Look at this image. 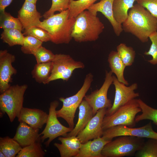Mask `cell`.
Here are the masks:
<instances>
[{
	"instance_id": "33",
	"label": "cell",
	"mask_w": 157,
	"mask_h": 157,
	"mask_svg": "<svg viewBox=\"0 0 157 157\" xmlns=\"http://www.w3.org/2000/svg\"><path fill=\"white\" fill-rule=\"evenodd\" d=\"M43 42L36 38L30 35L24 37L21 50L25 54H33L41 46Z\"/></svg>"
},
{
	"instance_id": "32",
	"label": "cell",
	"mask_w": 157,
	"mask_h": 157,
	"mask_svg": "<svg viewBox=\"0 0 157 157\" xmlns=\"http://www.w3.org/2000/svg\"><path fill=\"white\" fill-rule=\"evenodd\" d=\"M141 148L137 151L136 157H157V139L148 138Z\"/></svg>"
},
{
	"instance_id": "4",
	"label": "cell",
	"mask_w": 157,
	"mask_h": 157,
	"mask_svg": "<svg viewBox=\"0 0 157 157\" xmlns=\"http://www.w3.org/2000/svg\"><path fill=\"white\" fill-rule=\"evenodd\" d=\"M107 143L101 154L103 157H123L135 155L142 146L144 138L128 135L117 137Z\"/></svg>"
},
{
	"instance_id": "20",
	"label": "cell",
	"mask_w": 157,
	"mask_h": 157,
	"mask_svg": "<svg viewBox=\"0 0 157 157\" xmlns=\"http://www.w3.org/2000/svg\"><path fill=\"white\" fill-rule=\"evenodd\" d=\"M77 122L75 126L65 137L76 136L78 133L86 126L94 116L93 110L88 103L83 99L79 107Z\"/></svg>"
},
{
	"instance_id": "16",
	"label": "cell",
	"mask_w": 157,
	"mask_h": 157,
	"mask_svg": "<svg viewBox=\"0 0 157 157\" xmlns=\"http://www.w3.org/2000/svg\"><path fill=\"white\" fill-rule=\"evenodd\" d=\"M114 0H101L92 5L87 10L96 15L98 12L101 13L110 22L115 35L119 36L123 30L122 24L117 23L113 17V7Z\"/></svg>"
},
{
	"instance_id": "25",
	"label": "cell",
	"mask_w": 157,
	"mask_h": 157,
	"mask_svg": "<svg viewBox=\"0 0 157 157\" xmlns=\"http://www.w3.org/2000/svg\"><path fill=\"white\" fill-rule=\"evenodd\" d=\"M21 31L16 29H5L1 35L3 42L10 47L16 45H22L24 36Z\"/></svg>"
},
{
	"instance_id": "7",
	"label": "cell",
	"mask_w": 157,
	"mask_h": 157,
	"mask_svg": "<svg viewBox=\"0 0 157 157\" xmlns=\"http://www.w3.org/2000/svg\"><path fill=\"white\" fill-rule=\"evenodd\" d=\"M141 112L138 99H134L120 107L112 115L105 116L102 124L104 130L113 126L124 125L134 127L136 115Z\"/></svg>"
},
{
	"instance_id": "35",
	"label": "cell",
	"mask_w": 157,
	"mask_h": 157,
	"mask_svg": "<svg viewBox=\"0 0 157 157\" xmlns=\"http://www.w3.org/2000/svg\"><path fill=\"white\" fill-rule=\"evenodd\" d=\"M23 34L26 36L34 37L43 42L50 41L49 33L45 30L38 27L33 26L24 30Z\"/></svg>"
},
{
	"instance_id": "38",
	"label": "cell",
	"mask_w": 157,
	"mask_h": 157,
	"mask_svg": "<svg viewBox=\"0 0 157 157\" xmlns=\"http://www.w3.org/2000/svg\"><path fill=\"white\" fill-rule=\"evenodd\" d=\"M137 1L157 19V0H138Z\"/></svg>"
},
{
	"instance_id": "40",
	"label": "cell",
	"mask_w": 157,
	"mask_h": 157,
	"mask_svg": "<svg viewBox=\"0 0 157 157\" xmlns=\"http://www.w3.org/2000/svg\"><path fill=\"white\" fill-rule=\"evenodd\" d=\"M38 0H25L26 1L32 2L35 4H36Z\"/></svg>"
},
{
	"instance_id": "30",
	"label": "cell",
	"mask_w": 157,
	"mask_h": 157,
	"mask_svg": "<svg viewBox=\"0 0 157 157\" xmlns=\"http://www.w3.org/2000/svg\"><path fill=\"white\" fill-rule=\"evenodd\" d=\"M0 28L3 30L16 29L21 31L23 29L22 25L18 17H14L5 11L0 13Z\"/></svg>"
},
{
	"instance_id": "18",
	"label": "cell",
	"mask_w": 157,
	"mask_h": 157,
	"mask_svg": "<svg viewBox=\"0 0 157 157\" xmlns=\"http://www.w3.org/2000/svg\"><path fill=\"white\" fill-rule=\"evenodd\" d=\"M39 129L33 128L23 122H20L13 138L22 148L40 140Z\"/></svg>"
},
{
	"instance_id": "13",
	"label": "cell",
	"mask_w": 157,
	"mask_h": 157,
	"mask_svg": "<svg viewBox=\"0 0 157 157\" xmlns=\"http://www.w3.org/2000/svg\"><path fill=\"white\" fill-rule=\"evenodd\" d=\"M107 109L106 108L99 109L85 127L77 135V137L82 144L102 136L104 131L103 121Z\"/></svg>"
},
{
	"instance_id": "15",
	"label": "cell",
	"mask_w": 157,
	"mask_h": 157,
	"mask_svg": "<svg viewBox=\"0 0 157 157\" xmlns=\"http://www.w3.org/2000/svg\"><path fill=\"white\" fill-rule=\"evenodd\" d=\"M36 4L25 1L18 11L17 17L22 25L23 29H27L33 26L38 27L42 17L36 9Z\"/></svg>"
},
{
	"instance_id": "24",
	"label": "cell",
	"mask_w": 157,
	"mask_h": 157,
	"mask_svg": "<svg viewBox=\"0 0 157 157\" xmlns=\"http://www.w3.org/2000/svg\"><path fill=\"white\" fill-rule=\"evenodd\" d=\"M52 68V62L37 63L31 72L32 77L36 82L39 83L47 84Z\"/></svg>"
},
{
	"instance_id": "39",
	"label": "cell",
	"mask_w": 157,
	"mask_h": 157,
	"mask_svg": "<svg viewBox=\"0 0 157 157\" xmlns=\"http://www.w3.org/2000/svg\"><path fill=\"white\" fill-rule=\"evenodd\" d=\"M13 0H0V13L5 11V9L12 3Z\"/></svg>"
},
{
	"instance_id": "34",
	"label": "cell",
	"mask_w": 157,
	"mask_h": 157,
	"mask_svg": "<svg viewBox=\"0 0 157 157\" xmlns=\"http://www.w3.org/2000/svg\"><path fill=\"white\" fill-rule=\"evenodd\" d=\"M52 4L49 9L45 12L43 17L47 19L58 11L61 12L69 9L71 0H51Z\"/></svg>"
},
{
	"instance_id": "21",
	"label": "cell",
	"mask_w": 157,
	"mask_h": 157,
	"mask_svg": "<svg viewBox=\"0 0 157 157\" xmlns=\"http://www.w3.org/2000/svg\"><path fill=\"white\" fill-rule=\"evenodd\" d=\"M109 142L101 137L82 143L78 153L76 157H103L101 154L102 150Z\"/></svg>"
},
{
	"instance_id": "22",
	"label": "cell",
	"mask_w": 157,
	"mask_h": 157,
	"mask_svg": "<svg viewBox=\"0 0 157 157\" xmlns=\"http://www.w3.org/2000/svg\"><path fill=\"white\" fill-rule=\"evenodd\" d=\"M108 61L111 72L114 74L120 82L128 85L129 83L124 76V69L126 67L119 56L117 51H111L109 53Z\"/></svg>"
},
{
	"instance_id": "31",
	"label": "cell",
	"mask_w": 157,
	"mask_h": 157,
	"mask_svg": "<svg viewBox=\"0 0 157 157\" xmlns=\"http://www.w3.org/2000/svg\"><path fill=\"white\" fill-rule=\"evenodd\" d=\"M118 54L126 66H131L134 62L135 52L131 47L127 46L126 44L121 43L117 47Z\"/></svg>"
},
{
	"instance_id": "23",
	"label": "cell",
	"mask_w": 157,
	"mask_h": 157,
	"mask_svg": "<svg viewBox=\"0 0 157 157\" xmlns=\"http://www.w3.org/2000/svg\"><path fill=\"white\" fill-rule=\"evenodd\" d=\"M138 0H114L113 4L114 17L118 23L122 24L126 20L128 11L133 7Z\"/></svg>"
},
{
	"instance_id": "36",
	"label": "cell",
	"mask_w": 157,
	"mask_h": 157,
	"mask_svg": "<svg viewBox=\"0 0 157 157\" xmlns=\"http://www.w3.org/2000/svg\"><path fill=\"white\" fill-rule=\"evenodd\" d=\"M33 55L38 63L52 62L55 56V54L51 51L42 46L40 47Z\"/></svg>"
},
{
	"instance_id": "27",
	"label": "cell",
	"mask_w": 157,
	"mask_h": 157,
	"mask_svg": "<svg viewBox=\"0 0 157 157\" xmlns=\"http://www.w3.org/2000/svg\"><path fill=\"white\" fill-rule=\"evenodd\" d=\"M139 106L141 109L142 113L136 116V122L145 119L151 120L157 126V109L148 106L141 99H138Z\"/></svg>"
},
{
	"instance_id": "3",
	"label": "cell",
	"mask_w": 157,
	"mask_h": 157,
	"mask_svg": "<svg viewBox=\"0 0 157 157\" xmlns=\"http://www.w3.org/2000/svg\"><path fill=\"white\" fill-rule=\"evenodd\" d=\"M104 28L99 18L87 10L75 18L71 36L76 42L94 41L99 38Z\"/></svg>"
},
{
	"instance_id": "12",
	"label": "cell",
	"mask_w": 157,
	"mask_h": 157,
	"mask_svg": "<svg viewBox=\"0 0 157 157\" xmlns=\"http://www.w3.org/2000/svg\"><path fill=\"white\" fill-rule=\"evenodd\" d=\"M113 84L115 89L114 101L112 107L107 109L105 116L112 115L120 107L140 96L138 93L135 92L138 88L136 83L128 86L120 82L116 76H113Z\"/></svg>"
},
{
	"instance_id": "5",
	"label": "cell",
	"mask_w": 157,
	"mask_h": 157,
	"mask_svg": "<svg viewBox=\"0 0 157 157\" xmlns=\"http://www.w3.org/2000/svg\"><path fill=\"white\" fill-rule=\"evenodd\" d=\"M93 78L91 73L87 74L82 87L75 94L66 98L61 97L59 98L63 105L61 109L56 110L57 116L58 117L64 119L69 127L72 129L74 127V119L76 109L90 89L93 81Z\"/></svg>"
},
{
	"instance_id": "9",
	"label": "cell",
	"mask_w": 157,
	"mask_h": 157,
	"mask_svg": "<svg viewBox=\"0 0 157 157\" xmlns=\"http://www.w3.org/2000/svg\"><path fill=\"white\" fill-rule=\"evenodd\" d=\"M59 104V102L56 100L51 102L46 126L40 134V135H42L40 137L42 142L46 139L49 138L44 143L46 147H48L55 138L60 136L65 137L67 133L73 129L69 127L63 126L58 120L56 109Z\"/></svg>"
},
{
	"instance_id": "29",
	"label": "cell",
	"mask_w": 157,
	"mask_h": 157,
	"mask_svg": "<svg viewBox=\"0 0 157 157\" xmlns=\"http://www.w3.org/2000/svg\"><path fill=\"white\" fill-rule=\"evenodd\" d=\"M40 140L41 139L31 145L22 148L16 157H44L45 153L42 148Z\"/></svg>"
},
{
	"instance_id": "2",
	"label": "cell",
	"mask_w": 157,
	"mask_h": 157,
	"mask_svg": "<svg viewBox=\"0 0 157 157\" xmlns=\"http://www.w3.org/2000/svg\"><path fill=\"white\" fill-rule=\"evenodd\" d=\"M75 18L69 17L68 9L50 16L41 22L38 27L49 35L50 41L56 44H69Z\"/></svg>"
},
{
	"instance_id": "19",
	"label": "cell",
	"mask_w": 157,
	"mask_h": 157,
	"mask_svg": "<svg viewBox=\"0 0 157 157\" xmlns=\"http://www.w3.org/2000/svg\"><path fill=\"white\" fill-rule=\"evenodd\" d=\"M61 144L55 143L61 157H76L78 154L82 143L76 136L59 137Z\"/></svg>"
},
{
	"instance_id": "28",
	"label": "cell",
	"mask_w": 157,
	"mask_h": 157,
	"mask_svg": "<svg viewBox=\"0 0 157 157\" xmlns=\"http://www.w3.org/2000/svg\"><path fill=\"white\" fill-rule=\"evenodd\" d=\"M98 0H71L68 9L69 17L75 18L81 13L87 10Z\"/></svg>"
},
{
	"instance_id": "41",
	"label": "cell",
	"mask_w": 157,
	"mask_h": 157,
	"mask_svg": "<svg viewBox=\"0 0 157 157\" xmlns=\"http://www.w3.org/2000/svg\"><path fill=\"white\" fill-rule=\"evenodd\" d=\"M0 157H6L5 154L1 151H0Z\"/></svg>"
},
{
	"instance_id": "26",
	"label": "cell",
	"mask_w": 157,
	"mask_h": 157,
	"mask_svg": "<svg viewBox=\"0 0 157 157\" xmlns=\"http://www.w3.org/2000/svg\"><path fill=\"white\" fill-rule=\"evenodd\" d=\"M22 147L13 138L7 136L0 138V151L6 157H14L20 151Z\"/></svg>"
},
{
	"instance_id": "17",
	"label": "cell",
	"mask_w": 157,
	"mask_h": 157,
	"mask_svg": "<svg viewBox=\"0 0 157 157\" xmlns=\"http://www.w3.org/2000/svg\"><path fill=\"white\" fill-rule=\"evenodd\" d=\"M48 116V114L41 110L23 107L17 118L19 122H24L33 128L41 129L46 123Z\"/></svg>"
},
{
	"instance_id": "1",
	"label": "cell",
	"mask_w": 157,
	"mask_h": 157,
	"mask_svg": "<svg viewBox=\"0 0 157 157\" xmlns=\"http://www.w3.org/2000/svg\"><path fill=\"white\" fill-rule=\"evenodd\" d=\"M122 24L123 31L143 43L147 42L149 36L157 31V19L137 3L130 9L127 18Z\"/></svg>"
},
{
	"instance_id": "10",
	"label": "cell",
	"mask_w": 157,
	"mask_h": 157,
	"mask_svg": "<svg viewBox=\"0 0 157 157\" xmlns=\"http://www.w3.org/2000/svg\"><path fill=\"white\" fill-rule=\"evenodd\" d=\"M122 135L157 139V132L153 129L151 121L138 128L130 127L122 125L113 126L104 130L102 137L110 141L115 137Z\"/></svg>"
},
{
	"instance_id": "37",
	"label": "cell",
	"mask_w": 157,
	"mask_h": 157,
	"mask_svg": "<svg viewBox=\"0 0 157 157\" xmlns=\"http://www.w3.org/2000/svg\"><path fill=\"white\" fill-rule=\"evenodd\" d=\"M149 39L151 44L149 50L145 51L144 54L147 56H151L152 59L148 61L152 65H156L157 64V31L151 34Z\"/></svg>"
},
{
	"instance_id": "6",
	"label": "cell",
	"mask_w": 157,
	"mask_h": 157,
	"mask_svg": "<svg viewBox=\"0 0 157 157\" xmlns=\"http://www.w3.org/2000/svg\"><path fill=\"white\" fill-rule=\"evenodd\" d=\"M26 84L11 85L0 95V109L3 114L6 113L10 121L18 117L23 108L24 96L27 88Z\"/></svg>"
},
{
	"instance_id": "8",
	"label": "cell",
	"mask_w": 157,
	"mask_h": 157,
	"mask_svg": "<svg viewBox=\"0 0 157 157\" xmlns=\"http://www.w3.org/2000/svg\"><path fill=\"white\" fill-rule=\"evenodd\" d=\"M52 62L53 68L47 84L51 81L59 79L67 81L75 69L85 67L83 62L75 60L67 54H55Z\"/></svg>"
},
{
	"instance_id": "11",
	"label": "cell",
	"mask_w": 157,
	"mask_h": 157,
	"mask_svg": "<svg viewBox=\"0 0 157 157\" xmlns=\"http://www.w3.org/2000/svg\"><path fill=\"white\" fill-rule=\"evenodd\" d=\"M113 82V73L110 71H106L104 81L100 89L85 96L84 99L92 108L94 115L100 109H107L112 107L113 104L111 100L108 98L107 93Z\"/></svg>"
},
{
	"instance_id": "14",
	"label": "cell",
	"mask_w": 157,
	"mask_h": 157,
	"mask_svg": "<svg viewBox=\"0 0 157 157\" xmlns=\"http://www.w3.org/2000/svg\"><path fill=\"white\" fill-rule=\"evenodd\" d=\"M15 56L6 49L0 51V92L1 94L10 86L12 76L16 74L17 70L12 66Z\"/></svg>"
}]
</instances>
